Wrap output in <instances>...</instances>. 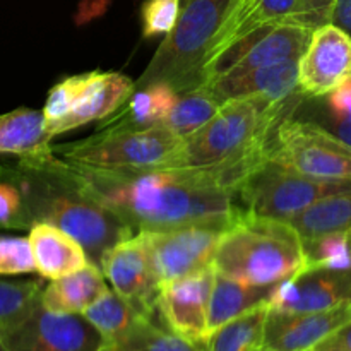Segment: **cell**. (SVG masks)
Masks as SVG:
<instances>
[{"instance_id":"cell-32","label":"cell","mask_w":351,"mask_h":351,"mask_svg":"<svg viewBox=\"0 0 351 351\" xmlns=\"http://www.w3.org/2000/svg\"><path fill=\"white\" fill-rule=\"evenodd\" d=\"M86 77H88V72L69 75V77L57 82L48 93V98L41 112L45 117V129H47L50 139H53V130L57 129L58 123L71 113L82 86H84Z\"/></svg>"},{"instance_id":"cell-2","label":"cell","mask_w":351,"mask_h":351,"mask_svg":"<svg viewBox=\"0 0 351 351\" xmlns=\"http://www.w3.org/2000/svg\"><path fill=\"white\" fill-rule=\"evenodd\" d=\"M304 96L285 101L266 98L232 99L191 137L165 165L168 168L206 170L219 184L239 195L243 182L269 161L271 143L278 123L297 112Z\"/></svg>"},{"instance_id":"cell-41","label":"cell","mask_w":351,"mask_h":351,"mask_svg":"<svg viewBox=\"0 0 351 351\" xmlns=\"http://www.w3.org/2000/svg\"><path fill=\"white\" fill-rule=\"evenodd\" d=\"M0 351H5V348H3V345H2V341H0Z\"/></svg>"},{"instance_id":"cell-23","label":"cell","mask_w":351,"mask_h":351,"mask_svg":"<svg viewBox=\"0 0 351 351\" xmlns=\"http://www.w3.org/2000/svg\"><path fill=\"white\" fill-rule=\"evenodd\" d=\"M273 288L274 287H252V285L240 283V281L216 273L215 281H213L211 300H209L208 338L232 319L261 305H269Z\"/></svg>"},{"instance_id":"cell-31","label":"cell","mask_w":351,"mask_h":351,"mask_svg":"<svg viewBox=\"0 0 351 351\" xmlns=\"http://www.w3.org/2000/svg\"><path fill=\"white\" fill-rule=\"evenodd\" d=\"M41 281L0 280V331L29 314L41 302Z\"/></svg>"},{"instance_id":"cell-1","label":"cell","mask_w":351,"mask_h":351,"mask_svg":"<svg viewBox=\"0 0 351 351\" xmlns=\"http://www.w3.org/2000/svg\"><path fill=\"white\" fill-rule=\"evenodd\" d=\"M58 160L84 194L137 232L187 225L232 226L247 215L239 195L206 170H103Z\"/></svg>"},{"instance_id":"cell-7","label":"cell","mask_w":351,"mask_h":351,"mask_svg":"<svg viewBox=\"0 0 351 351\" xmlns=\"http://www.w3.org/2000/svg\"><path fill=\"white\" fill-rule=\"evenodd\" d=\"M345 192H351V180L305 177L267 161L243 182L239 201L247 215L290 223L321 199Z\"/></svg>"},{"instance_id":"cell-27","label":"cell","mask_w":351,"mask_h":351,"mask_svg":"<svg viewBox=\"0 0 351 351\" xmlns=\"http://www.w3.org/2000/svg\"><path fill=\"white\" fill-rule=\"evenodd\" d=\"M86 319L99 331L106 343H119L146 317L115 290H108L84 312Z\"/></svg>"},{"instance_id":"cell-9","label":"cell","mask_w":351,"mask_h":351,"mask_svg":"<svg viewBox=\"0 0 351 351\" xmlns=\"http://www.w3.org/2000/svg\"><path fill=\"white\" fill-rule=\"evenodd\" d=\"M228 228L226 225H187L137 232L144 240L160 290L170 281L211 267L219 240Z\"/></svg>"},{"instance_id":"cell-12","label":"cell","mask_w":351,"mask_h":351,"mask_svg":"<svg viewBox=\"0 0 351 351\" xmlns=\"http://www.w3.org/2000/svg\"><path fill=\"white\" fill-rule=\"evenodd\" d=\"M346 81H351V34L332 23L322 24L298 58V95L321 98Z\"/></svg>"},{"instance_id":"cell-22","label":"cell","mask_w":351,"mask_h":351,"mask_svg":"<svg viewBox=\"0 0 351 351\" xmlns=\"http://www.w3.org/2000/svg\"><path fill=\"white\" fill-rule=\"evenodd\" d=\"M178 93L167 82H151L134 91L129 101L113 115L101 122L112 129H146L161 125L173 110Z\"/></svg>"},{"instance_id":"cell-40","label":"cell","mask_w":351,"mask_h":351,"mask_svg":"<svg viewBox=\"0 0 351 351\" xmlns=\"http://www.w3.org/2000/svg\"><path fill=\"white\" fill-rule=\"evenodd\" d=\"M98 351H125V350H123L120 345H117V343H105V345H103Z\"/></svg>"},{"instance_id":"cell-4","label":"cell","mask_w":351,"mask_h":351,"mask_svg":"<svg viewBox=\"0 0 351 351\" xmlns=\"http://www.w3.org/2000/svg\"><path fill=\"white\" fill-rule=\"evenodd\" d=\"M216 273L271 288L305 271L304 242L290 223L245 215L219 240Z\"/></svg>"},{"instance_id":"cell-15","label":"cell","mask_w":351,"mask_h":351,"mask_svg":"<svg viewBox=\"0 0 351 351\" xmlns=\"http://www.w3.org/2000/svg\"><path fill=\"white\" fill-rule=\"evenodd\" d=\"M351 305V269H305L273 288L269 308L274 312H324Z\"/></svg>"},{"instance_id":"cell-25","label":"cell","mask_w":351,"mask_h":351,"mask_svg":"<svg viewBox=\"0 0 351 351\" xmlns=\"http://www.w3.org/2000/svg\"><path fill=\"white\" fill-rule=\"evenodd\" d=\"M269 305H261L216 329L202 351H263Z\"/></svg>"},{"instance_id":"cell-10","label":"cell","mask_w":351,"mask_h":351,"mask_svg":"<svg viewBox=\"0 0 351 351\" xmlns=\"http://www.w3.org/2000/svg\"><path fill=\"white\" fill-rule=\"evenodd\" d=\"M5 351H98L105 338L82 314H57L40 304L0 331Z\"/></svg>"},{"instance_id":"cell-34","label":"cell","mask_w":351,"mask_h":351,"mask_svg":"<svg viewBox=\"0 0 351 351\" xmlns=\"http://www.w3.org/2000/svg\"><path fill=\"white\" fill-rule=\"evenodd\" d=\"M36 273L29 240L26 237H0V274Z\"/></svg>"},{"instance_id":"cell-19","label":"cell","mask_w":351,"mask_h":351,"mask_svg":"<svg viewBox=\"0 0 351 351\" xmlns=\"http://www.w3.org/2000/svg\"><path fill=\"white\" fill-rule=\"evenodd\" d=\"M298 60L261 67L239 75H218L202 84L221 105L232 99L266 98L285 101L297 95Z\"/></svg>"},{"instance_id":"cell-26","label":"cell","mask_w":351,"mask_h":351,"mask_svg":"<svg viewBox=\"0 0 351 351\" xmlns=\"http://www.w3.org/2000/svg\"><path fill=\"white\" fill-rule=\"evenodd\" d=\"M302 240L336 232H351V192L329 195L290 221Z\"/></svg>"},{"instance_id":"cell-17","label":"cell","mask_w":351,"mask_h":351,"mask_svg":"<svg viewBox=\"0 0 351 351\" xmlns=\"http://www.w3.org/2000/svg\"><path fill=\"white\" fill-rule=\"evenodd\" d=\"M297 5L298 0H233L208 51L202 77L233 45L263 27L287 23L293 16Z\"/></svg>"},{"instance_id":"cell-8","label":"cell","mask_w":351,"mask_h":351,"mask_svg":"<svg viewBox=\"0 0 351 351\" xmlns=\"http://www.w3.org/2000/svg\"><path fill=\"white\" fill-rule=\"evenodd\" d=\"M269 161L322 180H351V146L315 120L285 117L274 130Z\"/></svg>"},{"instance_id":"cell-28","label":"cell","mask_w":351,"mask_h":351,"mask_svg":"<svg viewBox=\"0 0 351 351\" xmlns=\"http://www.w3.org/2000/svg\"><path fill=\"white\" fill-rule=\"evenodd\" d=\"M221 106V103L202 86L192 91L180 93L173 110L165 120V125L170 127L182 139H187L192 134L201 130L219 112Z\"/></svg>"},{"instance_id":"cell-29","label":"cell","mask_w":351,"mask_h":351,"mask_svg":"<svg viewBox=\"0 0 351 351\" xmlns=\"http://www.w3.org/2000/svg\"><path fill=\"white\" fill-rule=\"evenodd\" d=\"M302 242H304L305 269H351V232L328 233Z\"/></svg>"},{"instance_id":"cell-38","label":"cell","mask_w":351,"mask_h":351,"mask_svg":"<svg viewBox=\"0 0 351 351\" xmlns=\"http://www.w3.org/2000/svg\"><path fill=\"white\" fill-rule=\"evenodd\" d=\"M311 351H351V321L336 329Z\"/></svg>"},{"instance_id":"cell-3","label":"cell","mask_w":351,"mask_h":351,"mask_svg":"<svg viewBox=\"0 0 351 351\" xmlns=\"http://www.w3.org/2000/svg\"><path fill=\"white\" fill-rule=\"evenodd\" d=\"M0 175L21 189L24 201L23 230L34 223H48L74 237L96 266L103 254L136 230L81 191L50 151L17 158L16 163H0Z\"/></svg>"},{"instance_id":"cell-5","label":"cell","mask_w":351,"mask_h":351,"mask_svg":"<svg viewBox=\"0 0 351 351\" xmlns=\"http://www.w3.org/2000/svg\"><path fill=\"white\" fill-rule=\"evenodd\" d=\"M232 2L182 0L173 29L165 36L146 71L136 81V89L151 82H167L178 95L201 88L206 57Z\"/></svg>"},{"instance_id":"cell-16","label":"cell","mask_w":351,"mask_h":351,"mask_svg":"<svg viewBox=\"0 0 351 351\" xmlns=\"http://www.w3.org/2000/svg\"><path fill=\"white\" fill-rule=\"evenodd\" d=\"M348 321H351V305L302 314L269 308L263 351H311Z\"/></svg>"},{"instance_id":"cell-35","label":"cell","mask_w":351,"mask_h":351,"mask_svg":"<svg viewBox=\"0 0 351 351\" xmlns=\"http://www.w3.org/2000/svg\"><path fill=\"white\" fill-rule=\"evenodd\" d=\"M24 201L21 189L0 175V228L23 230Z\"/></svg>"},{"instance_id":"cell-36","label":"cell","mask_w":351,"mask_h":351,"mask_svg":"<svg viewBox=\"0 0 351 351\" xmlns=\"http://www.w3.org/2000/svg\"><path fill=\"white\" fill-rule=\"evenodd\" d=\"M336 0H298V5L295 9L293 16L287 23L298 24V26L315 27L322 24L331 23V14L335 9Z\"/></svg>"},{"instance_id":"cell-20","label":"cell","mask_w":351,"mask_h":351,"mask_svg":"<svg viewBox=\"0 0 351 351\" xmlns=\"http://www.w3.org/2000/svg\"><path fill=\"white\" fill-rule=\"evenodd\" d=\"M31 252L36 273L45 280H58L88 266V252L72 235L48 223H34L29 228Z\"/></svg>"},{"instance_id":"cell-33","label":"cell","mask_w":351,"mask_h":351,"mask_svg":"<svg viewBox=\"0 0 351 351\" xmlns=\"http://www.w3.org/2000/svg\"><path fill=\"white\" fill-rule=\"evenodd\" d=\"M182 0H144L141 7V27L144 38L167 36L180 14Z\"/></svg>"},{"instance_id":"cell-6","label":"cell","mask_w":351,"mask_h":351,"mask_svg":"<svg viewBox=\"0 0 351 351\" xmlns=\"http://www.w3.org/2000/svg\"><path fill=\"white\" fill-rule=\"evenodd\" d=\"M184 139L165 123L146 129L99 130L86 139L53 146L58 158L71 163L103 170H147L163 168Z\"/></svg>"},{"instance_id":"cell-39","label":"cell","mask_w":351,"mask_h":351,"mask_svg":"<svg viewBox=\"0 0 351 351\" xmlns=\"http://www.w3.org/2000/svg\"><path fill=\"white\" fill-rule=\"evenodd\" d=\"M331 23L351 34V0H336L331 14Z\"/></svg>"},{"instance_id":"cell-13","label":"cell","mask_w":351,"mask_h":351,"mask_svg":"<svg viewBox=\"0 0 351 351\" xmlns=\"http://www.w3.org/2000/svg\"><path fill=\"white\" fill-rule=\"evenodd\" d=\"M215 266L165 285L158 297V312L170 331L202 346L208 339V312Z\"/></svg>"},{"instance_id":"cell-30","label":"cell","mask_w":351,"mask_h":351,"mask_svg":"<svg viewBox=\"0 0 351 351\" xmlns=\"http://www.w3.org/2000/svg\"><path fill=\"white\" fill-rule=\"evenodd\" d=\"M117 345L125 351H202L201 346L180 338L168 328L154 324L153 319H143Z\"/></svg>"},{"instance_id":"cell-37","label":"cell","mask_w":351,"mask_h":351,"mask_svg":"<svg viewBox=\"0 0 351 351\" xmlns=\"http://www.w3.org/2000/svg\"><path fill=\"white\" fill-rule=\"evenodd\" d=\"M326 110L331 122L351 123V81L326 96Z\"/></svg>"},{"instance_id":"cell-21","label":"cell","mask_w":351,"mask_h":351,"mask_svg":"<svg viewBox=\"0 0 351 351\" xmlns=\"http://www.w3.org/2000/svg\"><path fill=\"white\" fill-rule=\"evenodd\" d=\"M108 290L101 267L89 263L84 269L51 280L41 291V305L57 314H84Z\"/></svg>"},{"instance_id":"cell-18","label":"cell","mask_w":351,"mask_h":351,"mask_svg":"<svg viewBox=\"0 0 351 351\" xmlns=\"http://www.w3.org/2000/svg\"><path fill=\"white\" fill-rule=\"evenodd\" d=\"M136 91V82L120 72H88L71 113L53 130V137L71 132L119 112Z\"/></svg>"},{"instance_id":"cell-24","label":"cell","mask_w":351,"mask_h":351,"mask_svg":"<svg viewBox=\"0 0 351 351\" xmlns=\"http://www.w3.org/2000/svg\"><path fill=\"white\" fill-rule=\"evenodd\" d=\"M50 141L41 110L21 106L0 115V154H40L51 149Z\"/></svg>"},{"instance_id":"cell-14","label":"cell","mask_w":351,"mask_h":351,"mask_svg":"<svg viewBox=\"0 0 351 351\" xmlns=\"http://www.w3.org/2000/svg\"><path fill=\"white\" fill-rule=\"evenodd\" d=\"M99 267L112 285V290L122 295L146 317L153 319L161 290L151 271L149 256L141 233L106 250Z\"/></svg>"},{"instance_id":"cell-11","label":"cell","mask_w":351,"mask_h":351,"mask_svg":"<svg viewBox=\"0 0 351 351\" xmlns=\"http://www.w3.org/2000/svg\"><path fill=\"white\" fill-rule=\"evenodd\" d=\"M312 31L293 23L263 27L226 50L206 71L204 82L218 75H239L281 62L298 60L311 41Z\"/></svg>"}]
</instances>
